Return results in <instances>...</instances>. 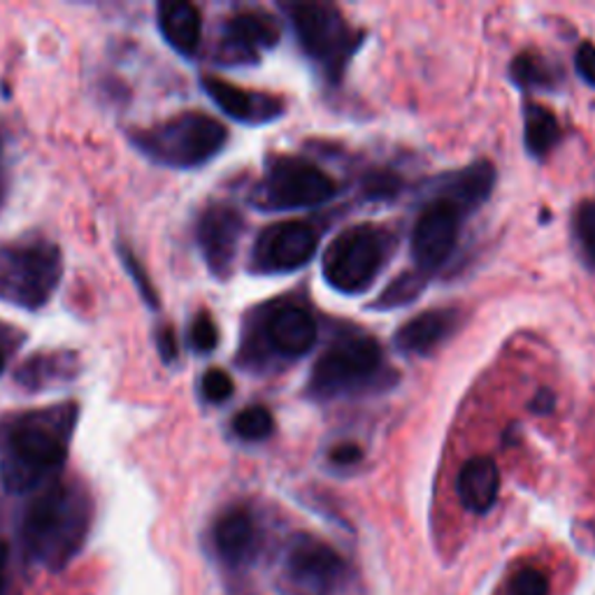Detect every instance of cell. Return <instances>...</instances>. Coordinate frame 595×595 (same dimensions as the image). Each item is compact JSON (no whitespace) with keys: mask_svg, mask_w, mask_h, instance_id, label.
Returning a JSON list of instances; mask_svg holds the SVG:
<instances>
[{"mask_svg":"<svg viewBox=\"0 0 595 595\" xmlns=\"http://www.w3.org/2000/svg\"><path fill=\"white\" fill-rule=\"evenodd\" d=\"M89 524L91 505L87 496L68 484L51 486L26 514V549L49 570H61L82 549Z\"/></svg>","mask_w":595,"mask_h":595,"instance_id":"obj_1","label":"cell"},{"mask_svg":"<svg viewBox=\"0 0 595 595\" xmlns=\"http://www.w3.org/2000/svg\"><path fill=\"white\" fill-rule=\"evenodd\" d=\"M68 414L57 410L31 412L10 426L0 456V475L10 491H29L64 466L70 438Z\"/></svg>","mask_w":595,"mask_h":595,"instance_id":"obj_2","label":"cell"},{"mask_svg":"<svg viewBox=\"0 0 595 595\" xmlns=\"http://www.w3.org/2000/svg\"><path fill=\"white\" fill-rule=\"evenodd\" d=\"M226 140V126L201 113H184L135 138L145 154L173 168H196L207 164L224 149Z\"/></svg>","mask_w":595,"mask_h":595,"instance_id":"obj_3","label":"cell"},{"mask_svg":"<svg viewBox=\"0 0 595 595\" xmlns=\"http://www.w3.org/2000/svg\"><path fill=\"white\" fill-rule=\"evenodd\" d=\"M286 12L298 45L323 72L338 79L361 47V33L351 29L347 17L331 3L308 0V3L286 6Z\"/></svg>","mask_w":595,"mask_h":595,"instance_id":"obj_4","label":"cell"},{"mask_svg":"<svg viewBox=\"0 0 595 595\" xmlns=\"http://www.w3.org/2000/svg\"><path fill=\"white\" fill-rule=\"evenodd\" d=\"M391 237L387 231L363 224L340 233L323 256V282L342 295L365 293L382 273Z\"/></svg>","mask_w":595,"mask_h":595,"instance_id":"obj_5","label":"cell"},{"mask_svg":"<svg viewBox=\"0 0 595 595\" xmlns=\"http://www.w3.org/2000/svg\"><path fill=\"white\" fill-rule=\"evenodd\" d=\"M382 368L384 357L377 340L368 335L344 338L314 363L308 393L314 400H335L359 393L380 380Z\"/></svg>","mask_w":595,"mask_h":595,"instance_id":"obj_6","label":"cell"},{"mask_svg":"<svg viewBox=\"0 0 595 595\" xmlns=\"http://www.w3.org/2000/svg\"><path fill=\"white\" fill-rule=\"evenodd\" d=\"M338 196L335 179L301 156H275L254 192V203L270 212L326 205Z\"/></svg>","mask_w":595,"mask_h":595,"instance_id":"obj_7","label":"cell"},{"mask_svg":"<svg viewBox=\"0 0 595 595\" xmlns=\"http://www.w3.org/2000/svg\"><path fill=\"white\" fill-rule=\"evenodd\" d=\"M61 277L59 252L51 247H26L0 252V295L26 308L47 303Z\"/></svg>","mask_w":595,"mask_h":595,"instance_id":"obj_8","label":"cell"},{"mask_svg":"<svg viewBox=\"0 0 595 595\" xmlns=\"http://www.w3.org/2000/svg\"><path fill=\"white\" fill-rule=\"evenodd\" d=\"M344 577L342 556L314 535L298 533L284 556V579L293 595H333Z\"/></svg>","mask_w":595,"mask_h":595,"instance_id":"obj_9","label":"cell"},{"mask_svg":"<svg viewBox=\"0 0 595 595\" xmlns=\"http://www.w3.org/2000/svg\"><path fill=\"white\" fill-rule=\"evenodd\" d=\"M319 247V233L308 222H280L261 231L252 252L256 275H289L305 267Z\"/></svg>","mask_w":595,"mask_h":595,"instance_id":"obj_10","label":"cell"},{"mask_svg":"<svg viewBox=\"0 0 595 595\" xmlns=\"http://www.w3.org/2000/svg\"><path fill=\"white\" fill-rule=\"evenodd\" d=\"M461 216L464 212L445 198L423 207L412 228L410 242L417 270L430 275L432 270L447 263L458 242V233H461Z\"/></svg>","mask_w":595,"mask_h":595,"instance_id":"obj_11","label":"cell"},{"mask_svg":"<svg viewBox=\"0 0 595 595\" xmlns=\"http://www.w3.org/2000/svg\"><path fill=\"white\" fill-rule=\"evenodd\" d=\"M242 231H245V224H242V216L233 207L214 205L201 216L198 242L212 275L222 280L231 275Z\"/></svg>","mask_w":595,"mask_h":595,"instance_id":"obj_12","label":"cell"},{"mask_svg":"<svg viewBox=\"0 0 595 595\" xmlns=\"http://www.w3.org/2000/svg\"><path fill=\"white\" fill-rule=\"evenodd\" d=\"M280 42L277 21L263 12L235 14L224 29L222 59L224 64H256L263 49H273Z\"/></svg>","mask_w":595,"mask_h":595,"instance_id":"obj_13","label":"cell"},{"mask_svg":"<svg viewBox=\"0 0 595 595\" xmlns=\"http://www.w3.org/2000/svg\"><path fill=\"white\" fill-rule=\"evenodd\" d=\"M203 89L228 117L242 124L261 126L275 121L284 115V100L273 94L242 89L220 77H205Z\"/></svg>","mask_w":595,"mask_h":595,"instance_id":"obj_14","label":"cell"},{"mask_svg":"<svg viewBox=\"0 0 595 595\" xmlns=\"http://www.w3.org/2000/svg\"><path fill=\"white\" fill-rule=\"evenodd\" d=\"M212 539L216 554H220V558L231 570H240V567L250 565L259 554V526L252 511L245 507H233L224 511L214 524Z\"/></svg>","mask_w":595,"mask_h":595,"instance_id":"obj_15","label":"cell"},{"mask_svg":"<svg viewBox=\"0 0 595 595\" xmlns=\"http://www.w3.org/2000/svg\"><path fill=\"white\" fill-rule=\"evenodd\" d=\"M267 342L289 359H301L316 344V319L301 305H282L267 319Z\"/></svg>","mask_w":595,"mask_h":595,"instance_id":"obj_16","label":"cell"},{"mask_svg":"<svg viewBox=\"0 0 595 595\" xmlns=\"http://www.w3.org/2000/svg\"><path fill=\"white\" fill-rule=\"evenodd\" d=\"M458 321H461V314L451 308L421 312L419 316L410 319L404 326L398 329L393 338L396 349H400L402 354H410V357L430 354L432 349L440 347L445 340H449L456 333Z\"/></svg>","mask_w":595,"mask_h":595,"instance_id":"obj_17","label":"cell"},{"mask_svg":"<svg viewBox=\"0 0 595 595\" xmlns=\"http://www.w3.org/2000/svg\"><path fill=\"white\" fill-rule=\"evenodd\" d=\"M456 494L468 511L486 514L500 494V470L494 458L475 456L461 468L456 479Z\"/></svg>","mask_w":595,"mask_h":595,"instance_id":"obj_18","label":"cell"},{"mask_svg":"<svg viewBox=\"0 0 595 595\" xmlns=\"http://www.w3.org/2000/svg\"><path fill=\"white\" fill-rule=\"evenodd\" d=\"M494 186H496V168L489 160H477V164L451 175L449 182L442 184L440 198H445L447 203H451L466 214L489 198Z\"/></svg>","mask_w":595,"mask_h":595,"instance_id":"obj_19","label":"cell"},{"mask_svg":"<svg viewBox=\"0 0 595 595\" xmlns=\"http://www.w3.org/2000/svg\"><path fill=\"white\" fill-rule=\"evenodd\" d=\"M158 26L164 38L179 51L192 57L201 45L203 19L196 6L192 3H160L158 6Z\"/></svg>","mask_w":595,"mask_h":595,"instance_id":"obj_20","label":"cell"},{"mask_svg":"<svg viewBox=\"0 0 595 595\" xmlns=\"http://www.w3.org/2000/svg\"><path fill=\"white\" fill-rule=\"evenodd\" d=\"M560 124L549 107L539 103L524 105V143L533 158H545L560 140Z\"/></svg>","mask_w":595,"mask_h":595,"instance_id":"obj_21","label":"cell"},{"mask_svg":"<svg viewBox=\"0 0 595 595\" xmlns=\"http://www.w3.org/2000/svg\"><path fill=\"white\" fill-rule=\"evenodd\" d=\"M509 77L511 82L521 87V89H556L558 85V75L554 72V68L539 57L535 51H524L519 53L517 59L511 61L509 66Z\"/></svg>","mask_w":595,"mask_h":595,"instance_id":"obj_22","label":"cell"},{"mask_svg":"<svg viewBox=\"0 0 595 595\" xmlns=\"http://www.w3.org/2000/svg\"><path fill=\"white\" fill-rule=\"evenodd\" d=\"M428 284V275L421 273V270H408V273H402L400 277H396L382 293L377 298V303L372 305V310H398L414 303L417 298L423 293Z\"/></svg>","mask_w":595,"mask_h":595,"instance_id":"obj_23","label":"cell"},{"mask_svg":"<svg viewBox=\"0 0 595 595\" xmlns=\"http://www.w3.org/2000/svg\"><path fill=\"white\" fill-rule=\"evenodd\" d=\"M233 430L240 440L261 442V440H267L270 436H273L275 419L263 408V404H252V408L235 414Z\"/></svg>","mask_w":595,"mask_h":595,"instance_id":"obj_24","label":"cell"},{"mask_svg":"<svg viewBox=\"0 0 595 595\" xmlns=\"http://www.w3.org/2000/svg\"><path fill=\"white\" fill-rule=\"evenodd\" d=\"M575 240L582 261L595 270V201H584L575 212Z\"/></svg>","mask_w":595,"mask_h":595,"instance_id":"obj_25","label":"cell"},{"mask_svg":"<svg viewBox=\"0 0 595 595\" xmlns=\"http://www.w3.org/2000/svg\"><path fill=\"white\" fill-rule=\"evenodd\" d=\"M507 595H549V579L537 567H521L507 584Z\"/></svg>","mask_w":595,"mask_h":595,"instance_id":"obj_26","label":"cell"},{"mask_svg":"<svg viewBox=\"0 0 595 595\" xmlns=\"http://www.w3.org/2000/svg\"><path fill=\"white\" fill-rule=\"evenodd\" d=\"M233 380L231 374L220 370V368H212L205 372L203 377V396L209 400V402H226L231 396H233Z\"/></svg>","mask_w":595,"mask_h":595,"instance_id":"obj_27","label":"cell"},{"mask_svg":"<svg viewBox=\"0 0 595 595\" xmlns=\"http://www.w3.org/2000/svg\"><path fill=\"white\" fill-rule=\"evenodd\" d=\"M192 344L203 351V354H207V351L216 349V344H220V329H216V323L212 321L209 314H198L192 323Z\"/></svg>","mask_w":595,"mask_h":595,"instance_id":"obj_28","label":"cell"},{"mask_svg":"<svg viewBox=\"0 0 595 595\" xmlns=\"http://www.w3.org/2000/svg\"><path fill=\"white\" fill-rule=\"evenodd\" d=\"M400 188V179L391 173H374L363 182V194L374 201L393 198Z\"/></svg>","mask_w":595,"mask_h":595,"instance_id":"obj_29","label":"cell"},{"mask_svg":"<svg viewBox=\"0 0 595 595\" xmlns=\"http://www.w3.org/2000/svg\"><path fill=\"white\" fill-rule=\"evenodd\" d=\"M121 256H124V265L128 267V273H130V277L135 280V284H138V289L143 291V295H145V301L152 305V308H158V301H156V291L152 289V284H149V280H147V275L143 273V267H140V263H138V259H135L130 252H121Z\"/></svg>","mask_w":595,"mask_h":595,"instance_id":"obj_30","label":"cell"},{"mask_svg":"<svg viewBox=\"0 0 595 595\" xmlns=\"http://www.w3.org/2000/svg\"><path fill=\"white\" fill-rule=\"evenodd\" d=\"M575 68L588 87L595 89V45L582 42L575 53Z\"/></svg>","mask_w":595,"mask_h":595,"instance_id":"obj_31","label":"cell"},{"mask_svg":"<svg viewBox=\"0 0 595 595\" xmlns=\"http://www.w3.org/2000/svg\"><path fill=\"white\" fill-rule=\"evenodd\" d=\"M363 458V449L354 442L349 445H338L333 451H331V461L335 466H357Z\"/></svg>","mask_w":595,"mask_h":595,"instance_id":"obj_32","label":"cell"},{"mask_svg":"<svg viewBox=\"0 0 595 595\" xmlns=\"http://www.w3.org/2000/svg\"><path fill=\"white\" fill-rule=\"evenodd\" d=\"M158 351L164 361H173L177 357V342L173 329H160L158 331Z\"/></svg>","mask_w":595,"mask_h":595,"instance_id":"obj_33","label":"cell"},{"mask_svg":"<svg viewBox=\"0 0 595 595\" xmlns=\"http://www.w3.org/2000/svg\"><path fill=\"white\" fill-rule=\"evenodd\" d=\"M554 393L552 391H547V389H543V391H539L537 396H535V400H533V404H530V408H533V412H537V414H547V412H552L554 410Z\"/></svg>","mask_w":595,"mask_h":595,"instance_id":"obj_34","label":"cell"},{"mask_svg":"<svg viewBox=\"0 0 595 595\" xmlns=\"http://www.w3.org/2000/svg\"><path fill=\"white\" fill-rule=\"evenodd\" d=\"M3 368H6V359H3V354H0V372H3Z\"/></svg>","mask_w":595,"mask_h":595,"instance_id":"obj_35","label":"cell"},{"mask_svg":"<svg viewBox=\"0 0 595 595\" xmlns=\"http://www.w3.org/2000/svg\"><path fill=\"white\" fill-rule=\"evenodd\" d=\"M0 584H3V570H0Z\"/></svg>","mask_w":595,"mask_h":595,"instance_id":"obj_36","label":"cell"}]
</instances>
